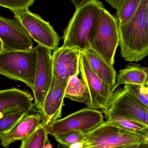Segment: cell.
I'll use <instances>...</instances> for the list:
<instances>
[{
  "label": "cell",
  "instance_id": "83f0119b",
  "mask_svg": "<svg viewBox=\"0 0 148 148\" xmlns=\"http://www.w3.org/2000/svg\"><path fill=\"white\" fill-rule=\"evenodd\" d=\"M52 145L50 143V141H48L46 143L45 145V146H44V148H52Z\"/></svg>",
  "mask_w": 148,
  "mask_h": 148
},
{
  "label": "cell",
  "instance_id": "e0dca14e",
  "mask_svg": "<svg viewBox=\"0 0 148 148\" xmlns=\"http://www.w3.org/2000/svg\"><path fill=\"white\" fill-rule=\"evenodd\" d=\"M147 67L132 63L120 70L116 77L114 90L123 84H148Z\"/></svg>",
  "mask_w": 148,
  "mask_h": 148
},
{
  "label": "cell",
  "instance_id": "9c48e42d",
  "mask_svg": "<svg viewBox=\"0 0 148 148\" xmlns=\"http://www.w3.org/2000/svg\"><path fill=\"white\" fill-rule=\"evenodd\" d=\"M106 110L148 125V109L124 88L116 89L112 92Z\"/></svg>",
  "mask_w": 148,
  "mask_h": 148
},
{
  "label": "cell",
  "instance_id": "7a4b0ae2",
  "mask_svg": "<svg viewBox=\"0 0 148 148\" xmlns=\"http://www.w3.org/2000/svg\"><path fill=\"white\" fill-rule=\"evenodd\" d=\"M103 5L99 0H89L79 7L64 31L62 47L81 52L90 49L88 36L99 11Z\"/></svg>",
  "mask_w": 148,
  "mask_h": 148
},
{
  "label": "cell",
  "instance_id": "7c38bea8",
  "mask_svg": "<svg viewBox=\"0 0 148 148\" xmlns=\"http://www.w3.org/2000/svg\"><path fill=\"white\" fill-rule=\"evenodd\" d=\"M0 40L4 49L29 50L33 47L34 42L20 22L0 16Z\"/></svg>",
  "mask_w": 148,
  "mask_h": 148
},
{
  "label": "cell",
  "instance_id": "8992f818",
  "mask_svg": "<svg viewBox=\"0 0 148 148\" xmlns=\"http://www.w3.org/2000/svg\"><path fill=\"white\" fill-rule=\"evenodd\" d=\"M104 121L103 112L85 108L45 126L48 134L53 136L70 132L87 133Z\"/></svg>",
  "mask_w": 148,
  "mask_h": 148
},
{
  "label": "cell",
  "instance_id": "5bb4252c",
  "mask_svg": "<svg viewBox=\"0 0 148 148\" xmlns=\"http://www.w3.org/2000/svg\"><path fill=\"white\" fill-rule=\"evenodd\" d=\"M34 98L27 91L16 88L0 90V115L17 109L28 108L36 111Z\"/></svg>",
  "mask_w": 148,
  "mask_h": 148
},
{
  "label": "cell",
  "instance_id": "ac0fdd59",
  "mask_svg": "<svg viewBox=\"0 0 148 148\" xmlns=\"http://www.w3.org/2000/svg\"><path fill=\"white\" fill-rule=\"evenodd\" d=\"M65 97L73 101L84 103L90 108L91 100L87 86L84 80L78 75L70 77L66 88Z\"/></svg>",
  "mask_w": 148,
  "mask_h": 148
},
{
  "label": "cell",
  "instance_id": "6da1fadb",
  "mask_svg": "<svg viewBox=\"0 0 148 148\" xmlns=\"http://www.w3.org/2000/svg\"><path fill=\"white\" fill-rule=\"evenodd\" d=\"M148 0H142L126 23L118 25L121 56L129 62H138L148 54Z\"/></svg>",
  "mask_w": 148,
  "mask_h": 148
},
{
  "label": "cell",
  "instance_id": "f546056e",
  "mask_svg": "<svg viewBox=\"0 0 148 148\" xmlns=\"http://www.w3.org/2000/svg\"><path fill=\"white\" fill-rule=\"evenodd\" d=\"M4 135V134H0V138H1V137H2Z\"/></svg>",
  "mask_w": 148,
  "mask_h": 148
},
{
  "label": "cell",
  "instance_id": "f1b7e54d",
  "mask_svg": "<svg viewBox=\"0 0 148 148\" xmlns=\"http://www.w3.org/2000/svg\"><path fill=\"white\" fill-rule=\"evenodd\" d=\"M4 50V47H3V44H2L1 40H0V52H1Z\"/></svg>",
  "mask_w": 148,
  "mask_h": 148
},
{
  "label": "cell",
  "instance_id": "4316f807",
  "mask_svg": "<svg viewBox=\"0 0 148 148\" xmlns=\"http://www.w3.org/2000/svg\"><path fill=\"white\" fill-rule=\"evenodd\" d=\"M71 1H72L76 8L79 7V6L83 5L85 2H87L89 0H71Z\"/></svg>",
  "mask_w": 148,
  "mask_h": 148
},
{
  "label": "cell",
  "instance_id": "4fadbf2b",
  "mask_svg": "<svg viewBox=\"0 0 148 148\" xmlns=\"http://www.w3.org/2000/svg\"><path fill=\"white\" fill-rule=\"evenodd\" d=\"M67 83L51 82L50 89L44 99L40 113L41 123L44 126L61 117Z\"/></svg>",
  "mask_w": 148,
  "mask_h": 148
},
{
  "label": "cell",
  "instance_id": "9a60e30c",
  "mask_svg": "<svg viewBox=\"0 0 148 148\" xmlns=\"http://www.w3.org/2000/svg\"><path fill=\"white\" fill-rule=\"evenodd\" d=\"M41 122V114L40 112L26 115L9 132L4 134L1 138V145L7 148L18 140L21 141L25 139L34 132Z\"/></svg>",
  "mask_w": 148,
  "mask_h": 148
},
{
  "label": "cell",
  "instance_id": "ba28073f",
  "mask_svg": "<svg viewBox=\"0 0 148 148\" xmlns=\"http://www.w3.org/2000/svg\"><path fill=\"white\" fill-rule=\"evenodd\" d=\"M37 48V65L32 91L34 106L41 113L44 99L52 80V50L40 45Z\"/></svg>",
  "mask_w": 148,
  "mask_h": 148
},
{
  "label": "cell",
  "instance_id": "5b68a950",
  "mask_svg": "<svg viewBox=\"0 0 148 148\" xmlns=\"http://www.w3.org/2000/svg\"><path fill=\"white\" fill-rule=\"evenodd\" d=\"M83 148H126L138 143H148V134L125 130L107 121L84 134Z\"/></svg>",
  "mask_w": 148,
  "mask_h": 148
},
{
  "label": "cell",
  "instance_id": "277c9868",
  "mask_svg": "<svg viewBox=\"0 0 148 148\" xmlns=\"http://www.w3.org/2000/svg\"><path fill=\"white\" fill-rule=\"evenodd\" d=\"M37 52V47L26 50L4 49L0 52V75L21 81L33 90Z\"/></svg>",
  "mask_w": 148,
  "mask_h": 148
},
{
  "label": "cell",
  "instance_id": "52a82bcc",
  "mask_svg": "<svg viewBox=\"0 0 148 148\" xmlns=\"http://www.w3.org/2000/svg\"><path fill=\"white\" fill-rule=\"evenodd\" d=\"M32 39L38 45L55 51L58 48L60 38L50 23L39 15L33 13L28 8L12 11Z\"/></svg>",
  "mask_w": 148,
  "mask_h": 148
},
{
  "label": "cell",
  "instance_id": "8fae6325",
  "mask_svg": "<svg viewBox=\"0 0 148 148\" xmlns=\"http://www.w3.org/2000/svg\"><path fill=\"white\" fill-rule=\"evenodd\" d=\"M81 52L73 48L61 47L52 54V82L67 83L71 77L78 76Z\"/></svg>",
  "mask_w": 148,
  "mask_h": 148
},
{
  "label": "cell",
  "instance_id": "44dd1931",
  "mask_svg": "<svg viewBox=\"0 0 148 148\" xmlns=\"http://www.w3.org/2000/svg\"><path fill=\"white\" fill-rule=\"evenodd\" d=\"M48 133L40 123L31 135L21 140V148H44L47 141Z\"/></svg>",
  "mask_w": 148,
  "mask_h": 148
},
{
  "label": "cell",
  "instance_id": "cb8c5ba5",
  "mask_svg": "<svg viewBox=\"0 0 148 148\" xmlns=\"http://www.w3.org/2000/svg\"><path fill=\"white\" fill-rule=\"evenodd\" d=\"M56 141L64 147L69 148L71 145L83 142L84 134L79 132H70L53 136Z\"/></svg>",
  "mask_w": 148,
  "mask_h": 148
},
{
  "label": "cell",
  "instance_id": "484cf974",
  "mask_svg": "<svg viewBox=\"0 0 148 148\" xmlns=\"http://www.w3.org/2000/svg\"><path fill=\"white\" fill-rule=\"evenodd\" d=\"M106 2H107L114 9L117 10L121 4L123 0H105Z\"/></svg>",
  "mask_w": 148,
  "mask_h": 148
},
{
  "label": "cell",
  "instance_id": "603a6c76",
  "mask_svg": "<svg viewBox=\"0 0 148 148\" xmlns=\"http://www.w3.org/2000/svg\"><path fill=\"white\" fill-rule=\"evenodd\" d=\"M126 90L140 104L148 109V84H125Z\"/></svg>",
  "mask_w": 148,
  "mask_h": 148
},
{
  "label": "cell",
  "instance_id": "d6986e66",
  "mask_svg": "<svg viewBox=\"0 0 148 148\" xmlns=\"http://www.w3.org/2000/svg\"><path fill=\"white\" fill-rule=\"evenodd\" d=\"M106 121L131 132L148 134V125L136 120L122 116L108 110L103 111Z\"/></svg>",
  "mask_w": 148,
  "mask_h": 148
},
{
  "label": "cell",
  "instance_id": "d4e9b609",
  "mask_svg": "<svg viewBox=\"0 0 148 148\" xmlns=\"http://www.w3.org/2000/svg\"><path fill=\"white\" fill-rule=\"evenodd\" d=\"M35 0H0V6L8 8L11 11L28 8Z\"/></svg>",
  "mask_w": 148,
  "mask_h": 148
},
{
  "label": "cell",
  "instance_id": "2e32d148",
  "mask_svg": "<svg viewBox=\"0 0 148 148\" xmlns=\"http://www.w3.org/2000/svg\"><path fill=\"white\" fill-rule=\"evenodd\" d=\"M96 75L106 85L111 92L114 91L116 72L113 65L106 62L97 53L91 49L82 52Z\"/></svg>",
  "mask_w": 148,
  "mask_h": 148
},
{
  "label": "cell",
  "instance_id": "7402d4cb",
  "mask_svg": "<svg viewBox=\"0 0 148 148\" xmlns=\"http://www.w3.org/2000/svg\"><path fill=\"white\" fill-rule=\"evenodd\" d=\"M142 0H123L115 17L118 25L126 23L133 16L137 10Z\"/></svg>",
  "mask_w": 148,
  "mask_h": 148
},
{
  "label": "cell",
  "instance_id": "3957f363",
  "mask_svg": "<svg viewBox=\"0 0 148 148\" xmlns=\"http://www.w3.org/2000/svg\"><path fill=\"white\" fill-rule=\"evenodd\" d=\"M88 42L90 49L113 65L115 53L119 44L118 24L115 17L104 7L99 11L89 33Z\"/></svg>",
  "mask_w": 148,
  "mask_h": 148
},
{
  "label": "cell",
  "instance_id": "ffe728a7",
  "mask_svg": "<svg viewBox=\"0 0 148 148\" xmlns=\"http://www.w3.org/2000/svg\"><path fill=\"white\" fill-rule=\"evenodd\" d=\"M30 112H33L31 109L21 108L0 115V134L9 132L21 119Z\"/></svg>",
  "mask_w": 148,
  "mask_h": 148
},
{
  "label": "cell",
  "instance_id": "30bf717a",
  "mask_svg": "<svg viewBox=\"0 0 148 148\" xmlns=\"http://www.w3.org/2000/svg\"><path fill=\"white\" fill-rule=\"evenodd\" d=\"M79 71L81 78L85 82L89 91L91 100L90 108L101 110L102 111L107 110L112 92L92 71L83 52L80 54Z\"/></svg>",
  "mask_w": 148,
  "mask_h": 148
}]
</instances>
